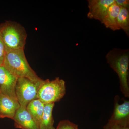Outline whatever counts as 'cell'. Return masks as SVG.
I'll return each instance as SVG.
<instances>
[{
	"mask_svg": "<svg viewBox=\"0 0 129 129\" xmlns=\"http://www.w3.org/2000/svg\"><path fill=\"white\" fill-rule=\"evenodd\" d=\"M88 18L98 20L102 23L107 15L109 8L115 0H88Z\"/></svg>",
	"mask_w": 129,
	"mask_h": 129,
	"instance_id": "cell-7",
	"label": "cell"
},
{
	"mask_svg": "<svg viewBox=\"0 0 129 129\" xmlns=\"http://www.w3.org/2000/svg\"><path fill=\"white\" fill-rule=\"evenodd\" d=\"M106 58L110 67L118 74L122 94L128 98L129 50L114 48L107 53Z\"/></svg>",
	"mask_w": 129,
	"mask_h": 129,
	"instance_id": "cell-2",
	"label": "cell"
},
{
	"mask_svg": "<svg viewBox=\"0 0 129 129\" xmlns=\"http://www.w3.org/2000/svg\"><path fill=\"white\" fill-rule=\"evenodd\" d=\"M103 129H129V119L119 121L109 120Z\"/></svg>",
	"mask_w": 129,
	"mask_h": 129,
	"instance_id": "cell-15",
	"label": "cell"
},
{
	"mask_svg": "<svg viewBox=\"0 0 129 129\" xmlns=\"http://www.w3.org/2000/svg\"><path fill=\"white\" fill-rule=\"evenodd\" d=\"M44 103L40 99H36L30 102L26 107L27 110L39 125L44 112Z\"/></svg>",
	"mask_w": 129,
	"mask_h": 129,
	"instance_id": "cell-13",
	"label": "cell"
},
{
	"mask_svg": "<svg viewBox=\"0 0 129 129\" xmlns=\"http://www.w3.org/2000/svg\"><path fill=\"white\" fill-rule=\"evenodd\" d=\"M118 96L115 97L114 109L109 120L122 121L129 119V102L125 101L122 104L118 103Z\"/></svg>",
	"mask_w": 129,
	"mask_h": 129,
	"instance_id": "cell-11",
	"label": "cell"
},
{
	"mask_svg": "<svg viewBox=\"0 0 129 129\" xmlns=\"http://www.w3.org/2000/svg\"><path fill=\"white\" fill-rule=\"evenodd\" d=\"M115 2L120 7H124L128 8L129 1L128 0H115Z\"/></svg>",
	"mask_w": 129,
	"mask_h": 129,
	"instance_id": "cell-18",
	"label": "cell"
},
{
	"mask_svg": "<svg viewBox=\"0 0 129 129\" xmlns=\"http://www.w3.org/2000/svg\"><path fill=\"white\" fill-rule=\"evenodd\" d=\"M2 24H0V30H1V29L2 27Z\"/></svg>",
	"mask_w": 129,
	"mask_h": 129,
	"instance_id": "cell-19",
	"label": "cell"
},
{
	"mask_svg": "<svg viewBox=\"0 0 129 129\" xmlns=\"http://www.w3.org/2000/svg\"><path fill=\"white\" fill-rule=\"evenodd\" d=\"M3 66L17 78H27L35 83H41L44 80L30 67L24 49L7 52Z\"/></svg>",
	"mask_w": 129,
	"mask_h": 129,
	"instance_id": "cell-1",
	"label": "cell"
},
{
	"mask_svg": "<svg viewBox=\"0 0 129 129\" xmlns=\"http://www.w3.org/2000/svg\"><path fill=\"white\" fill-rule=\"evenodd\" d=\"M1 29L0 30V32H1ZM6 53V52L5 50V46L2 39L1 34H0V66H2L3 65Z\"/></svg>",
	"mask_w": 129,
	"mask_h": 129,
	"instance_id": "cell-17",
	"label": "cell"
},
{
	"mask_svg": "<svg viewBox=\"0 0 129 129\" xmlns=\"http://www.w3.org/2000/svg\"><path fill=\"white\" fill-rule=\"evenodd\" d=\"M17 79L4 66H0V93L17 100L15 86Z\"/></svg>",
	"mask_w": 129,
	"mask_h": 129,
	"instance_id": "cell-6",
	"label": "cell"
},
{
	"mask_svg": "<svg viewBox=\"0 0 129 129\" xmlns=\"http://www.w3.org/2000/svg\"><path fill=\"white\" fill-rule=\"evenodd\" d=\"M56 129H79L78 125L68 120H61Z\"/></svg>",
	"mask_w": 129,
	"mask_h": 129,
	"instance_id": "cell-16",
	"label": "cell"
},
{
	"mask_svg": "<svg viewBox=\"0 0 129 129\" xmlns=\"http://www.w3.org/2000/svg\"><path fill=\"white\" fill-rule=\"evenodd\" d=\"M13 120L14 127L20 129H40L39 125L25 107L20 106L16 111Z\"/></svg>",
	"mask_w": 129,
	"mask_h": 129,
	"instance_id": "cell-8",
	"label": "cell"
},
{
	"mask_svg": "<svg viewBox=\"0 0 129 129\" xmlns=\"http://www.w3.org/2000/svg\"><path fill=\"white\" fill-rule=\"evenodd\" d=\"M55 103L45 104L44 112L39 124L40 129H55L52 112Z\"/></svg>",
	"mask_w": 129,
	"mask_h": 129,
	"instance_id": "cell-12",
	"label": "cell"
},
{
	"mask_svg": "<svg viewBox=\"0 0 129 129\" xmlns=\"http://www.w3.org/2000/svg\"><path fill=\"white\" fill-rule=\"evenodd\" d=\"M117 23L120 29H123L128 36L129 35V11L128 8L120 7L117 17Z\"/></svg>",
	"mask_w": 129,
	"mask_h": 129,
	"instance_id": "cell-14",
	"label": "cell"
},
{
	"mask_svg": "<svg viewBox=\"0 0 129 129\" xmlns=\"http://www.w3.org/2000/svg\"><path fill=\"white\" fill-rule=\"evenodd\" d=\"M1 37L6 52L24 49L27 34L25 28L20 24L12 21L2 23Z\"/></svg>",
	"mask_w": 129,
	"mask_h": 129,
	"instance_id": "cell-3",
	"label": "cell"
},
{
	"mask_svg": "<svg viewBox=\"0 0 129 129\" xmlns=\"http://www.w3.org/2000/svg\"><path fill=\"white\" fill-rule=\"evenodd\" d=\"M43 81L41 83H35L27 78H18L15 94L20 106L26 107L30 102L37 99L38 90Z\"/></svg>",
	"mask_w": 129,
	"mask_h": 129,
	"instance_id": "cell-5",
	"label": "cell"
},
{
	"mask_svg": "<svg viewBox=\"0 0 129 129\" xmlns=\"http://www.w3.org/2000/svg\"><path fill=\"white\" fill-rule=\"evenodd\" d=\"M65 82L57 77L55 79L44 80L40 86L37 94L39 99L44 104L55 103L62 99L66 94Z\"/></svg>",
	"mask_w": 129,
	"mask_h": 129,
	"instance_id": "cell-4",
	"label": "cell"
},
{
	"mask_svg": "<svg viewBox=\"0 0 129 129\" xmlns=\"http://www.w3.org/2000/svg\"><path fill=\"white\" fill-rule=\"evenodd\" d=\"M120 8V7L116 4L115 2L110 6L102 23L106 28L110 29L113 31L120 30L117 19Z\"/></svg>",
	"mask_w": 129,
	"mask_h": 129,
	"instance_id": "cell-10",
	"label": "cell"
},
{
	"mask_svg": "<svg viewBox=\"0 0 129 129\" xmlns=\"http://www.w3.org/2000/svg\"><path fill=\"white\" fill-rule=\"evenodd\" d=\"M20 107L17 100L0 93V118L13 119Z\"/></svg>",
	"mask_w": 129,
	"mask_h": 129,
	"instance_id": "cell-9",
	"label": "cell"
}]
</instances>
